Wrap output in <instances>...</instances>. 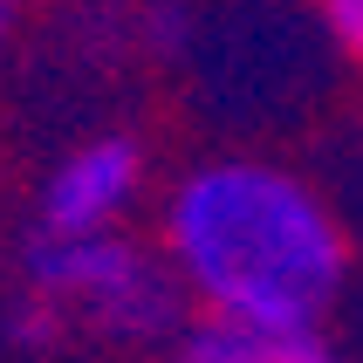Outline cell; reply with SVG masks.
Returning <instances> with one entry per match:
<instances>
[{
	"label": "cell",
	"instance_id": "6da1fadb",
	"mask_svg": "<svg viewBox=\"0 0 363 363\" xmlns=\"http://www.w3.org/2000/svg\"><path fill=\"white\" fill-rule=\"evenodd\" d=\"M158 247L199 315L323 323L350 281V240L308 179L267 158H206L172 179Z\"/></svg>",
	"mask_w": 363,
	"mask_h": 363
},
{
	"label": "cell",
	"instance_id": "7a4b0ae2",
	"mask_svg": "<svg viewBox=\"0 0 363 363\" xmlns=\"http://www.w3.org/2000/svg\"><path fill=\"white\" fill-rule=\"evenodd\" d=\"M28 295L62 315V329H89L110 343H158L185 329V288L164 247L110 233H35L21 254Z\"/></svg>",
	"mask_w": 363,
	"mask_h": 363
},
{
	"label": "cell",
	"instance_id": "3957f363",
	"mask_svg": "<svg viewBox=\"0 0 363 363\" xmlns=\"http://www.w3.org/2000/svg\"><path fill=\"white\" fill-rule=\"evenodd\" d=\"M144 179H151V164H144V144L130 130L82 138L41 179L35 233H110L144 206Z\"/></svg>",
	"mask_w": 363,
	"mask_h": 363
},
{
	"label": "cell",
	"instance_id": "277c9868",
	"mask_svg": "<svg viewBox=\"0 0 363 363\" xmlns=\"http://www.w3.org/2000/svg\"><path fill=\"white\" fill-rule=\"evenodd\" d=\"M179 363H343L323 323H261V315H192L172 336Z\"/></svg>",
	"mask_w": 363,
	"mask_h": 363
},
{
	"label": "cell",
	"instance_id": "5b68a950",
	"mask_svg": "<svg viewBox=\"0 0 363 363\" xmlns=\"http://www.w3.org/2000/svg\"><path fill=\"white\" fill-rule=\"evenodd\" d=\"M323 28L343 55L363 62V0H323Z\"/></svg>",
	"mask_w": 363,
	"mask_h": 363
},
{
	"label": "cell",
	"instance_id": "8992f818",
	"mask_svg": "<svg viewBox=\"0 0 363 363\" xmlns=\"http://www.w3.org/2000/svg\"><path fill=\"white\" fill-rule=\"evenodd\" d=\"M14 28H21V0H0V62L14 48Z\"/></svg>",
	"mask_w": 363,
	"mask_h": 363
}]
</instances>
